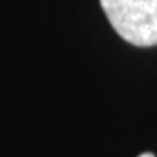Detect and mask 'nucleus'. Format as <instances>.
Returning <instances> with one entry per match:
<instances>
[{
  "label": "nucleus",
  "instance_id": "1",
  "mask_svg": "<svg viewBox=\"0 0 157 157\" xmlns=\"http://www.w3.org/2000/svg\"><path fill=\"white\" fill-rule=\"evenodd\" d=\"M111 26L136 47L157 45V0H99Z\"/></svg>",
  "mask_w": 157,
  "mask_h": 157
},
{
  "label": "nucleus",
  "instance_id": "2",
  "mask_svg": "<svg viewBox=\"0 0 157 157\" xmlns=\"http://www.w3.org/2000/svg\"><path fill=\"white\" fill-rule=\"evenodd\" d=\"M138 157H155V155L151 154V152H144V154H141V155H138Z\"/></svg>",
  "mask_w": 157,
  "mask_h": 157
}]
</instances>
